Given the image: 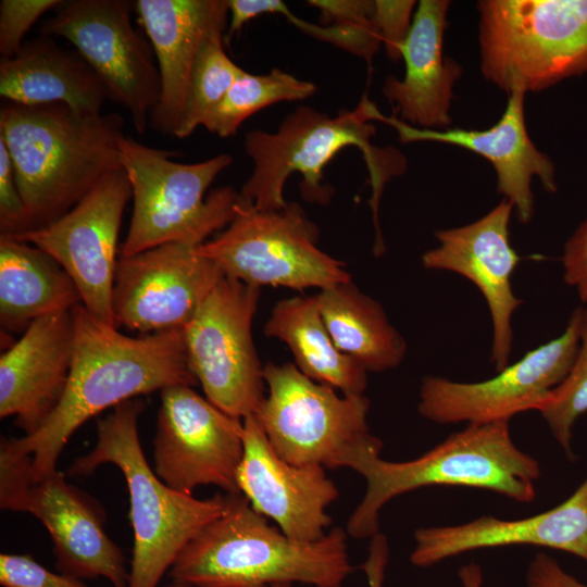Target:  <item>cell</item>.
Listing matches in <instances>:
<instances>
[{"label":"cell","instance_id":"cell-29","mask_svg":"<svg viewBox=\"0 0 587 587\" xmlns=\"http://www.w3.org/2000/svg\"><path fill=\"white\" fill-rule=\"evenodd\" d=\"M226 24L227 21H224L214 26L199 48L190 72L182 121L175 135L177 138H186L202 126L245 73L224 49Z\"/></svg>","mask_w":587,"mask_h":587},{"label":"cell","instance_id":"cell-8","mask_svg":"<svg viewBox=\"0 0 587 587\" xmlns=\"http://www.w3.org/2000/svg\"><path fill=\"white\" fill-rule=\"evenodd\" d=\"M484 77L510 95L587 73V0H482Z\"/></svg>","mask_w":587,"mask_h":587},{"label":"cell","instance_id":"cell-31","mask_svg":"<svg viewBox=\"0 0 587 587\" xmlns=\"http://www.w3.org/2000/svg\"><path fill=\"white\" fill-rule=\"evenodd\" d=\"M577 310L579 347L575 361L538 411L570 459L574 458L571 447L574 425L587 412V308L578 307Z\"/></svg>","mask_w":587,"mask_h":587},{"label":"cell","instance_id":"cell-27","mask_svg":"<svg viewBox=\"0 0 587 587\" xmlns=\"http://www.w3.org/2000/svg\"><path fill=\"white\" fill-rule=\"evenodd\" d=\"M264 334L286 344L297 369L314 382L360 396L367 372L334 344L322 319L317 296L279 300L264 325Z\"/></svg>","mask_w":587,"mask_h":587},{"label":"cell","instance_id":"cell-26","mask_svg":"<svg viewBox=\"0 0 587 587\" xmlns=\"http://www.w3.org/2000/svg\"><path fill=\"white\" fill-rule=\"evenodd\" d=\"M82 303L67 272L49 253L30 243L0 236V323L24 333L37 319L71 311Z\"/></svg>","mask_w":587,"mask_h":587},{"label":"cell","instance_id":"cell-17","mask_svg":"<svg viewBox=\"0 0 587 587\" xmlns=\"http://www.w3.org/2000/svg\"><path fill=\"white\" fill-rule=\"evenodd\" d=\"M185 242H167L117 260L112 313L116 328L140 334L184 330L224 276Z\"/></svg>","mask_w":587,"mask_h":587},{"label":"cell","instance_id":"cell-22","mask_svg":"<svg viewBox=\"0 0 587 587\" xmlns=\"http://www.w3.org/2000/svg\"><path fill=\"white\" fill-rule=\"evenodd\" d=\"M513 545L557 549L587 563V476L565 501L529 517L483 515L459 525L417 528L410 561L427 567L467 551Z\"/></svg>","mask_w":587,"mask_h":587},{"label":"cell","instance_id":"cell-38","mask_svg":"<svg viewBox=\"0 0 587 587\" xmlns=\"http://www.w3.org/2000/svg\"><path fill=\"white\" fill-rule=\"evenodd\" d=\"M388 545L385 536L377 534L372 538L366 561L361 565L369 587H383L385 569L388 562Z\"/></svg>","mask_w":587,"mask_h":587},{"label":"cell","instance_id":"cell-11","mask_svg":"<svg viewBox=\"0 0 587 587\" xmlns=\"http://www.w3.org/2000/svg\"><path fill=\"white\" fill-rule=\"evenodd\" d=\"M260 290L224 275L183 330L189 367L207 399L239 420L265 397L251 333Z\"/></svg>","mask_w":587,"mask_h":587},{"label":"cell","instance_id":"cell-18","mask_svg":"<svg viewBox=\"0 0 587 587\" xmlns=\"http://www.w3.org/2000/svg\"><path fill=\"white\" fill-rule=\"evenodd\" d=\"M512 204L502 199L477 221L435 232L436 248L423 253L427 270L459 274L480 291L487 302L492 342L490 361L497 372L509 365L513 345L512 317L523 300L512 288V275L521 257L510 243Z\"/></svg>","mask_w":587,"mask_h":587},{"label":"cell","instance_id":"cell-21","mask_svg":"<svg viewBox=\"0 0 587 587\" xmlns=\"http://www.w3.org/2000/svg\"><path fill=\"white\" fill-rule=\"evenodd\" d=\"M74 355L72 311L34 321L0 357V417L15 416L25 435L59 405Z\"/></svg>","mask_w":587,"mask_h":587},{"label":"cell","instance_id":"cell-9","mask_svg":"<svg viewBox=\"0 0 587 587\" xmlns=\"http://www.w3.org/2000/svg\"><path fill=\"white\" fill-rule=\"evenodd\" d=\"M319 229L298 203L278 211L240 205L235 220L196 252L249 285L320 290L351 280L345 263L317 247Z\"/></svg>","mask_w":587,"mask_h":587},{"label":"cell","instance_id":"cell-41","mask_svg":"<svg viewBox=\"0 0 587 587\" xmlns=\"http://www.w3.org/2000/svg\"><path fill=\"white\" fill-rule=\"evenodd\" d=\"M272 587H290V586L277 585V586H272ZM310 587H312V586H310Z\"/></svg>","mask_w":587,"mask_h":587},{"label":"cell","instance_id":"cell-23","mask_svg":"<svg viewBox=\"0 0 587 587\" xmlns=\"http://www.w3.org/2000/svg\"><path fill=\"white\" fill-rule=\"evenodd\" d=\"M153 49L161 80L149 126L174 136L179 127L190 72L199 48L218 23L227 21V0L132 1Z\"/></svg>","mask_w":587,"mask_h":587},{"label":"cell","instance_id":"cell-39","mask_svg":"<svg viewBox=\"0 0 587 587\" xmlns=\"http://www.w3.org/2000/svg\"><path fill=\"white\" fill-rule=\"evenodd\" d=\"M459 577L463 587H483V574L479 565L470 563L459 571Z\"/></svg>","mask_w":587,"mask_h":587},{"label":"cell","instance_id":"cell-19","mask_svg":"<svg viewBox=\"0 0 587 587\" xmlns=\"http://www.w3.org/2000/svg\"><path fill=\"white\" fill-rule=\"evenodd\" d=\"M242 424L239 492L288 537L300 541L323 538L332 524L327 508L339 496L335 483L321 465H295L282 459L253 414Z\"/></svg>","mask_w":587,"mask_h":587},{"label":"cell","instance_id":"cell-4","mask_svg":"<svg viewBox=\"0 0 587 587\" xmlns=\"http://www.w3.org/2000/svg\"><path fill=\"white\" fill-rule=\"evenodd\" d=\"M383 444L373 436L346 459L361 474L366 490L351 513L346 532L363 539L378 534L379 513L395 497L429 486L495 491L520 503L536 497L539 462L514 444L509 421L469 424L421 457L392 462L380 458Z\"/></svg>","mask_w":587,"mask_h":587},{"label":"cell","instance_id":"cell-40","mask_svg":"<svg viewBox=\"0 0 587 587\" xmlns=\"http://www.w3.org/2000/svg\"><path fill=\"white\" fill-rule=\"evenodd\" d=\"M167 587H189V586H184V585H177V584H173V585H170Z\"/></svg>","mask_w":587,"mask_h":587},{"label":"cell","instance_id":"cell-6","mask_svg":"<svg viewBox=\"0 0 587 587\" xmlns=\"http://www.w3.org/2000/svg\"><path fill=\"white\" fill-rule=\"evenodd\" d=\"M143 409L145 402L135 398L98 420L96 447L70 469L73 475H86L101 464L112 463L125 477L134 532L128 587H157L183 548L227 504V496L196 499L174 490L157 476L138 436Z\"/></svg>","mask_w":587,"mask_h":587},{"label":"cell","instance_id":"cell-28","mask_svg":"<svg viewBox=\"0 0 587 587\" xmlns=\"http://www.w3.org/2000/svg\"><path fill=\"white\" fill-rule=\"evenodd\" d=\"M320 312L336 347L366 372L400 365L407 341L390 324L383 305L351 280L316 295Z\"/></svg>","mask_w":587,"mask_h":587},{"label":"cell","instance_id":"cell-32","mask_svg":"<svg viewBox=\"0 0 587 587\" xmlns=\"http://www.w3.org/2000/svg\"><path fill=\"white\" fill-rule=\"evenodd\" d=\"M61 0H1L0 1V53L10 59L18 53L30 27Z\"/></svg>","mask_w":587,"mask_h":587},{"label":"cell","instance_id":"cell-24","mask_svg":"<svg viewBox=\"0 0 587 587\" xmlns=\"http://www.w3.org/2000/svg\"><path fill=\"white\" fill-rule=\"evenodd\" d=\"M448 0H421L401 49L405 64L402 79L389 76L383 93L395 116L424 129H446L452 122L453 86L462 68L444 54Z\"/></svg>","mask_w":587,"mask_h":587},{"label":"cell","instance_id":"cell-7","mask_svg":"<svg viewBox=\"0 0 587 587\" xmlns=\"http://www.w3.org/2000/svg\"><path fill=\"white\" fill-rule=\"evenodd\" d=\"M177 153L146 146L128 136L120 140V158L133 197V213L121 257L167 242L199 246L237 216L239 192L221 187L204 197L233 158L221 153L198 163H180Z\"/></svg>","mask_w":587,"mask_h":587},{"label":"cell","instance_id":"cell-5","mask_svg":"<svg viewBox=\"0 0 587 587\" xmlns=\"http://www.w3.org/2000/svg\"><path fill=\"white\" fill-rule=\"evenodd\" d=\"M372 101L364 93L353 110H341L330 117L311 107H299L287 115L275 133L252 130L245 138L246 153L253 172L239 192L242 205L259 211H278L287 207L284 186L292 173L302 175L301 192L308 201L325 204L329 188L322 184L325 165L344 148L357 147L365 161L372 196L376 239L374 254L386 250L378 210L385 185L407 168L405 158L395 148L372 143L375 127L371 120Z\"/></svg>","mask_w":587,"mask_h":587},{"label":"cell","instance_id":"cell-37","mask_svg":"<svg viewBox=\"0 0 587 587\" xmlns=\"http://www.w3.org/2000/svg\"><path fill=\"white\" fill-rule=\"evenodd\" d=\"M526 584L528 587H587L544 552L537 553L529 562Z\"/></svg>","mask_w":587,"mask_h":587},{"label":"cell","instance_id":"cell-15","mask_svg":"<svg viewBox=\"0 0 587 587\" xmlns=\"http://www.w3.org/2000/svg\"><path fill=\"white\" fill-rule=\"evenodd\" d=\"M242 420L235 419L191 386L161 390L153 440L154 473L168 487L191 495L214 485L239 492L237 474L243 453Z\"/></svg>","mask_w":587,"mask_h":587},{"label":"cell","instance_id":"cell-12","mask_svg":"<svg viewBox=\"0 0 587 587\" xmlns=\"http://www.w3.org/2000/svg\"><path fill=\"white\" fill-rule=\"evenodd\" d=\"M125 0H66L41 26L46 36L62 37L102 82L109 99L124 107L138 135L146 133L157 105L161 80L146 35L130 18Z\"/></svg>","mask_w":587,"mask_h":587},{"label":"cell","instance_id":"cell-35","mask_svg":"<svg viewBox=\"0 0 587 587\" xmlns=\"http://www.w3.org/2000/svg\"><path fill=\"white\" fill-rule=\"evenodd\" d=\"M24 223V205L15 171L5 142L0 139V235L18 234Z\"/></svg>","mask_w":587,"mask_h":587},{"label":"cell","instance_id":"cell-3","mask_svg":"<svg viewBox=\"0 0 587 587\" xmlns=\"http://www.w3.org/2000/svg\"><path fill=\"white\" fill-rule=\"evenodd\" d=\"M351 572L346 529L296 540L237 494L228 495L225 511L183 548L168 576L189 587H341Z\"/></svg>","mask_w":587,"mask_h":587},{"label":"cell","instance_id":"cell-16","mask_svg":"<svg viewBox=\"0 0 587 587\" xmlns=\"http://www.w3.org/2000/svg\"><path fill=\"white\" fill-rule=\"evenodd\" d=\"M130 197V183L122 167L48 226L5 236L49 253L76 284L86 310L114 327L112 291L118 234Z\"/></svg>","mask_w":587,"mask_h":587},{"label":"cell","instance_id":"cell-30","mask_svg":"<svg viewBox=\"0 0 587 587\" xmlns=\"http://www.w3.org/2000/svg\"><path fill=\"white\" fill-rule=\"evenodd\" d=\"M315 90L311 82L300 80L279 68L259 75L245 72L202 126L220 137H229L262 109L282 101L303 100Z\"/></svg>","mask_w":587,"mask_h":587},{"label":"cell","instance_id":"cell-1","mask_svg":"<svg viewBox=\"0 0 587 587\" xmlns=\"http://www.w3.org/2000/svg\"><path fill=\"white\" fill-rule=\"evenodd\" d=\"M71 311L74 355L59 405L35 433L1 441V451L29 457L34 478L57 470L68 439L90 417L141 395L197 383L183 330L130 337L96 319L82 303Z\"/></svg>","mask_w":587,"mask_h":587},{"label":"cell","instance_id":"cell-33","mask_svg":"<svg viewBox=\"0 0 587 587\" xmlns=\"http://www.w3.org/2000/svg\"><path fill=\"white\" fill-rule=\"evenodd\" d=\"M0 584L3 587H89L78 578L55 574L29 555L0 554Z\"/></svg>","mask_w":587,"mask_h":587},{"label":"cell","instance_id":"cell-20","mask_svg":"<svg viewBox=\"0 0 587 587\" xmlns=\"http://www.w3.org/2000/svg\"><path fill=\"white\" fill-rule=\"evenodd\" d=\"M524 98L523 92H511L499 121L486 129L419 128L395 115H384L374 102L371 120L391 126L402 143L441 142L482 155L496 172L497 191L512 204L519 222L527 224L534 215L533 179L538 177L544 189L551 193L557 192L558 184L551 159L535 146L527 133Z\"/></svg>","mask_w":587,"mask_h":587},{"label":"cell","instance_id":"cell-36","mask_svg":"<svg viewBox=\"0 0 587 587\" xmlns=\"http://www.w3.org/2000/svg\"><path fill=\"white\" fill-rule=\"evenodd\" d=\"M561 261L563 280L587 303V220L565 241Z\"/></svg>","mask_w":587,"mask_h":587},{"label":"cell","instance_id":"cell-2","mask_svg":"<svg viewBox=\"0 0 587 587\" xmlns=\"http://www.w3.org/2000/svg\"><path fill=\"white\" fill-rule=\"evenodd\" d=\"M123 127V116L114 112L84 114L63 104L1 108L0 139L24 205L21 233L53 223L122 168Z\"/></svg>","mask_w":587,"mask_h":587},{"label":"cell","instance_id":"cell-10","mask_svg":"<svg viewBox=\"0 0 587 587\" xmlns=\"http://www.w3.org/2000/svg\"><path fill=\"white\" fill-rule=\"evenodd\" d=\"M267 395L253 414L272 448L288 463L341 467L347 457L373 435L369 432L370 400L338 396L314 382L294 363L263 366Z\"/></svg>","mask_w":587,"mask_h":587},{"label":"cell","instance_id":"cell-14","mask_svg":"<svg viewBox=\"0 0 587 587\" xmlns=\"http://www.w3.org/2000/svg\"><path fill=\"white\" fill-rule=\"evenodd\" d=\"M578 347L576 308L560 336L527 351L491 378L464 383L439 376L424 377L417 411L424 419L444 425L510 421L522 412L539 411L569 374Z\"/></svg>","mask_w":587,"mask_h":587},{"label":"cell","instance_id":"cell-13","mask_svg":"<svg viewBox=\"0 0 587 587\" xmlns=\"http://www.w3.org/2000/svg\"><path fill=\"white\" fill-rule=\"evenodd\" d=\"M28 463L29 457L0 450L1 509L30 513L45 525L64 574L102 576L114 587H128L123 554L104 532L100 508L57 470L32 477Z\"/></svg>","mask_w":587,"mask_h":587},{"label":"cell","instance_id":"cell-25","mask_svg":"<svg viewBox=\"0 0 587 587\" xmlns=\"http://www.w3.org/2000/svg\"><path fill=\"white\" fill-rule=\"evenodd\" d=\"M0 95L20 105L63 104L84 114H100L108 92L77 53L49 39L24 42L17 54L0 62Z\"/></svg>","mask_w":587,"mask_h":587},{"label":"cell","instance_id":"cell-34","mask_svg":"<svg viewBox=\"0 0 587 587\" xmlns=\"http://www.w3.org/2000/svg\"><path fill=\"white\" fill-rule=\"evenodd\" d=\"M413 0H375L374 20L387 57L401 59V49L412 25Z\"/></svg>","mask_w":587,"mask_h":587}]
</instances>
